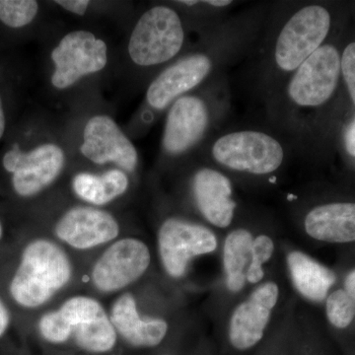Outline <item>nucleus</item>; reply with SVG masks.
<instances>
[{
    "label": "nucleus",
    "instance_id": "12",
    "mask_svg": "<svg viewBox=\"0 0 355 355\" xmlns=\"http://www.w3.org/2000/svg\"><path fill=\"white\" fill-rule=\"evenodd\" d=\"M81 153L96 164L114 163L132 172L137 165V149L108 116H95L86 123Z\"/></svg>",
    "mask_w": 355,
    "mask_h": 355
},
{
    "label": "nucleus",
    "instance_id": "3",
    "mask_svg": "<svg viewBox=\"0 0 355 355\" xmlns=\"http://www.w3.org/2000/svg\"><path fill=\"white\" fill-rule=\"evenodd\" d=\"M184 29L176 11L155 6L140 17L130 36L128 53L140 67H151L171 60L184 44Z\"/></svg>",
    "mask_w": 355,
    "mask_h": 355
},
{
    "label": "nucleus",
    "instance_id": "15",
    "mask_svg": "<svg viewBox=\"0 0 355 355\" xmlns=\"http://www.w3.org/2000/svg\"><path fill=\"white\" fill-rule=\"evenodd\" d=\"M110 320L116 335L137 349L157 347L164 340L169 329L165 320L140 316L135 296L128 292L114 301Z\"/></svg>",
    "mask_w": 355,
    "mask_h": 355
},
{
    "label": "nucleus",
    "instance_id": "25",
    "mask_svg": "<svg viewBox=\"0 0 355 355\" xmlns=\"http://www.w3.org/2000/svg\"><path fill=\"white\" fill-rule=\"evenodd\" d=\"M340 67L350 97L355 105V42L349 44L343 51Z\"/></svg>",
    "mask_w": 355,
    "mask_h": 355
},
{
    "label": "nucleus",
    "instance_id": "4",
    "mask_svg": "<svg viewBox=\"0 0 355 355\" xmlns=\"http://www.w3.org/2000/svg\"><path fill=\"white\" fill-rule=\"evenodd\" d=\"M212 156L219 164L236 171L266 175L279 169L284 153L279 142L270 135L243 130L216 140Z\"/></svg>",
    "mask_w": 355,
    "mask_h": 355
},
{
    "label": "nucleus",
    "instance_id": "13",
    "mask_svg": "<svg viewBox=\"0 0 355 355\" xmlns=\"http://www.w3.org/2000/svg\"><path fill=\"white\" fill-rule=\"evenodd\" d=\"M55 234L69 246L84 251L113 241L120 234V225L109 212L77 207L58 219Z\"/></svg>",
    "mask_w": 355,
    "mask_h": 355
},
{
    "label": "nucleus",
    "instance_id": "26",
    "mask_svg": "<svg viewBox=\"0 0 355 355\" xmlns=\"http://www.w3.org/2000/svg\"><path fill=\"white\" fill-rule=\"evenodd\" d=\"M55 3L62 6L65 10L69 11V12L83 16L85 14L86 9L88 8L90 2L87 0H60V1H55Z\"/></svg>",
    "mask_w": 355,
    "mask_h": 355
},
{
    "label": "nucleus",
    "instance_id": "20",
    "mask_svg": "<svg viewBox=\"0 0 355 355\" xmlns=\"http://www.w3.org/2000/svg\"><path fill=\"white\" fill-rule=\"evenodd\" d=\"M128 178L121 170L114 169L102 175L79 173L72 180L77 197L94 205L113 202L127 191Z\"/></svg>",
    "mask_w": 355,
    "mask_h": 355
},
{
    "label": "nucleus",
    "instance_id": "29",
    "mask_svg": "<svg viewBox=\"0 0 355 355\" xmlns=\"http://www.w3.org/2000/svg\"><path fill=\"white\" fill-rule=\"evenodd\" d=\"M343 289L355 300V268L347 272L343 282Z\"/></svg>",
    "mask_w": 355,
    "mask_h": 355
},
{
    "label": "nucleus",
    "instance_id": "23",
    "mask_svg": "<svg viewBox=\"0 0 355 355\" xmlns=\"http://www.w3.org/2000/svg\"><path fill=\"white\" fill-rule=\"evenodd\" d=\"M34 0H0V21L11 28L29 25L38 14Z\"/></svg>",
    "mask_w": 355,
    "mask_h": 355
},
{
    "label": "nucleus",
    "instance_id": "1",
    "mask_svg": "<svg viewBox=\"0 0 355 355\" xmlns=\"http://www.w3.org/2000/svg\"><path fill=\"white\" fill-rule=\"evenodd\" d=\"M39 335L51 345L73 340L79 349L93 354L114 349L118 335L101 303L90 296L67 299L57 310L40 318Z\"/></svg>",
    "mask_w": 355,
    "mask_h": 355
},
{
    "label": "nucleus",
    "instance_id": "11",
    "mask_svg": "<svg viewBox=\"0 0 355 355\" xmlns=\"http://www.w3.org/2000/svg\"><path fill=\"white\" fill-rule=\"evenodd\" d=\"M279 296L277 284L273 282H265L235 308L228 329L229 340L234 349L244 352L261 342Z\"/></svg>",
    "mask_w": 355,
    "mask_h": 355
},
{
    "label": "nucleus",
    "instance_id": "6",
    "mask_svg": "<svg viewBox=\"0 0 355 355\" xmlns=\"http://www.w3.org/2000/svg\"><path fill=\"white\" fill-rule=\"evenodd\" d=\"M158 251L168 275L181 279L197 257L214 253L218 243L209 228L179 218L163 222L158 231Z\"/></svg>",
    "mask_w": 355,
    "mask_h": 355
},
{
    "label": "nucleus",
    "instance_id": "10",
    "mask_svg": "<svg viewBox=\"0 0 355 355\" xmlns=\"http://www.w3.org/2000/svg\"><path fill=\"white\" fill-rule=\"evenodd\" d=\"M340 57L331 44L320 46L295 70L288 95L300 107H318L328 101L340 78Z\"/></svg>",
    "mask_w": 355,
    "mask_h": 355
},
{
    "label": "nucleus",
    "instance_id": "22",
    "mask_svg": "<svg viewBox=\"0 0 355 355\" xmlns=\"http://www.w3.org/2000/svg\"><path fill=\"white\" fill-rule=\"evenodd\" d=\"M326 315L331 326L347 329L355 318V300L345 289H336L326 299Z\"/></svg>",
    "mask_w": 355,
    "mask_h": 355
},
{
    "label": "nucleus",
    "instance_id": "21",
    "mask_svg": "<svg viewBox=\"0 0 355 355\" xmlns=\"http://www.w3.org/2000/svg\"><path fill=\"white\" fill-rule=\"evenodd\" d=\"M253 235L247 229L229 233L223 245V266L226 286L231 292L241 291L246 284V272L251 261Z\"/></svg>",
    "mask_w": 355,
    "mask_h": 355
},
{
    "label": "nucleus",
    "instance_id": "8",
    "mask_svg": "<svg viewBox=\"0 0 355 355\" xmlns=\"http://www.w3.org/2000/svg\"><path fill=\"white\" fill-rule=\"evenodd\" d=\"M4 169L12 175L13 190L19 197L38 195L55 181L64 165V153L55 144H43L24 153L14 146L2 160Z\"/></svg>",
    "mask_w": 355,
    "mask_h": 355
},
{
    "label": "nucleus",
    "instance_id": "24",
    "mask_svg": "<svg viewBox=\"0 0 355 355\" xmlns=\"http://www.w3.org/2000/svg\"><path fill=\"white\" fill-rule=\"evenodd\" d=\"M275 243L270 236L261 234L254 238L252 243L251 261L248 266L246 280L250 284H258L265 277L263 265L272 259Z\"/></svg>",
    "mask_w": 355,
    "mask_h": 355
},
{
    "label": "nucleus",
    "instance_id": "27",
    "mask_svg": "<svg viewBox=\"0 0 355 355\" xmlns=\"http://www.w3.org/2000/svg\"><path fill=\"white\" fill-rule=\"evenodd\" d=\"M11 316L8 308L0 298V340L6 336L10 327Z\"/></svg>",
    "mask_w": 355,
    "mask_h": 355
},
{
    "label": "nucleus",
    "instance_id": "18",
    "mask_svg": "<svg viewBox=\"0 0 355 355\" xmlns=\"http://www.w3.org/2000/svg\"><path fill=\"white\" fill-rule=\"evenodd\" d=\"M306 233L317 241L345 244L355 242V202L319 205L305 217Z\"/></svg>",
    "mask_w": 355,
    "mask_h": 355
},
{
    "label": "nucleus",
    "instance_id": "16",
    "mask_svg": "<svg viewBox=\"0 0 355 355\" xmlns=\"http://www.w3.org/2000/svg\"><path fill=\"white\" fill-rule=\"evenodd\" d=\"M211 62L205 55H193L168 67L151 83L146 99L153 108L162 110L207 76Z\"/></svg>",
    "mask_w": 355,
    "mask_h": 355
},
{
    "label": "nucleus",
    "instance_id": "14",
    "mask_svg": "<svg viewBox=\"0 0 355 355\" xmlns=\"http://www.w3.org/2000/svg\"><path fill=\"white\" fill-rule=\"evenodd\" d=\"M209 123L207 105L193 96L174 103L166 121L163 146L170 154L183 153L197 144Z\"/></svg>",
    "mask_w": 355,
    "mask_h": 355
},
{
    "label": "nucleus",
    "instance_id": "31",
    "mask_svg": "<svg viewBox=\"0 0 355 355\" xmlns=\"http://www.w3.org/2000/svg\"><path fill=\"white\" fill-rule=\"evenodd\" d=\"M205 3L209 4V6H216V7H224L227 6L229 4L232 3V1H229V0H211V1H205Z\"/></svg>",
    "mask_w": 355,
    "mask_h": 355
},
{
    "label": "nucleus",
    "instance_id": "28",
    "mask_svg": "<svg viewBox=\"0 0 355 355\" xmlns=\"http://www.w3.org/2000/svg\"><path fill=\"white\" fill-rule=\"evenodd\" d=\"M345 146L347 153L352 156H355V121L349 125L345 133Z\"/></svg>",
    "mask_w": 355,
    "mask_h": 355
},
{
    "label": "nucleus",
    "instance_id": "2",
    "mask_svg": "<svg viewBox=\"0 0 355 355\" xmlns=\"http://www.w3.org/2000/svg\"><path fill=\"white\" fill-rule=\"evenodd\" d=\"M72 272L71 261L64 250L50 239L38 238L23 249L9 293L20 307L36 309L69 284Z\"/></svg>",
    "mask_w": 355,
    "mask_h": 355
},
{
    "label": "nucleus",
    "instance_id": "9",
    "mask_svg": "<svg viewBox=\"0 0 355 355\" xmlns=\"http://www.w3.org/2000/svg\"><path fill=\"white\" fill-rule=\"evenodd\" d=\"M55 70L51 83L58 89L73 85L79 79L106 67L108 49L102 40L87 31H74L64 36L51 53Z\"/></svg>",
    "mask_w": 355,
    "mask_h": 355
},
{
    "label": "nucleus",
    "instance_id": "33",
    "mask_svg": "<svg viewBox=\"0 0 355 355\" xmlns=\"http://www.w3.org/2000/svg\"><path fill=\"white\" fill-rule=\"evenodd\" d=\"M181 3L186 4V6H193V4H197L198 1H181Z\"/></svg>",
    "mask_w": 355,
    "mask_h": 355
},
{
    "label": "nucleus",
    "instance_id": "32",
    "mask_svg": "<svg viewBox=\"0 0 355 355\" xmlns=\"http://www.w3.org/2000/svg\"><path fill=\"white\" fill-rule=\"evenodd\" d=\"M2 237H3V225H2V222L0 220V242H1Z\"/></svg>",
    "mask_w": 355,
    "mask_h": 355
},
{
    "label": "nucleus",
    "instance_id": "5",
    "mask_svg": "<svg viewBox=\"0 0 355 355\" xmlns=\"http://www.w3.org/2000/svg\"><path fill=\"white\" fill-rule=\"evenodd\" d=\"M331 16L323 6L300 9L287 21L275 44V62L284 71H293L314 53L328 36Z\"/></svg>",
    "mask_w": 355,
    "mask_h": 355
},
{
    "label": "nucleus",
    "instance_id": "7",
    "mask_svg": "<svg viewBox=\"0 0 355 355\" xmlns=\"http://www.w3.org/2000/svg\"><path fill=\"white\" fill-rule=\"evenodd\" d=\"M148 247L137 238L114 242L93 266L91 280L104 293L120 291L139 280L150 266Z\"/></svg>",
    "mask_w": 355,
    "mask_h": 355
},
{
    "label": "nucleus",
    "instance_id": "17",
    "mask_svg": "<svg viewBox=\"0 0 355 355\" xmlns=\"http://www.w3.org/2000/svg\"><path fill=\"white\" fill-rule=\"evenodd\" d=\"M193 190L200 214L210 224L226 228L232 223L236 203L227 177L209 168L200 170L193 178Z\"/></svg>",
    "mask_w": 355,
    "mask_h": 355
},
{
    "label": "nucleus",
    "instance_id": "19",
    "mask_svg": "<svg viewBox=\"0 0 355 355\" xmlns=\"http://www.w3.org/2000/svg\"><path fill=\"white\" fill-rule=\"evenodd\" d=\"M286 261L292 282L299 293L312 302L326 300L336 284V273L301 251H291Z\"/></svg>",
    "mask_w": 355,
    "mask_h": 355
},
{
    "label": "nucleus",
    "instance_id": "30",
    "mask_svg": "<svg viewBox=\"0 0 355 355\" xmlns=\"http://www.w3.org/2000/svg\"><path fill=\"white\" fill-rule=\"evenodd\" d=\"M6 114H4L3 106H2L1 98H0V139L6 132Z\"/></svg>",
    "mask_w": 355,
    "mask_h": 355
}]
</instances>
